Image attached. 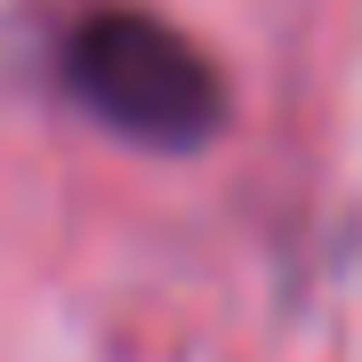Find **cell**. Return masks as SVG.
<instances>
[{"mask_svg": "<svg viewBox=\"0 0 362 362\" xmlns=\"http://www.w3.org/2000/svg\"><path fill=\"white\" fill-rule=\"evenodd\" d=\"M65 89L113 137L153 153H194L226 129L218 65L153 8H97L65 40Z\"/></svg>", "mask_w": 362, "mask_h": 362, "instance_id": "obj_1", "label": "cell"}]
</instances>
